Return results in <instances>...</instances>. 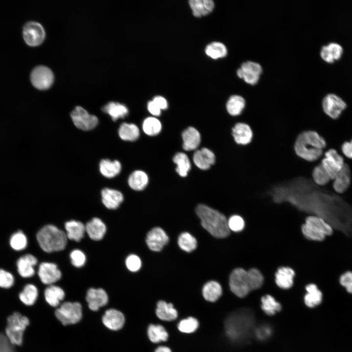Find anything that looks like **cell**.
<instances>
[{"instance_id": "cell-24", "label": "cell", "mask_w": 352, "mask_h": 352, "mask_svg": "<svg viewBox=\"0 0 352 352\" xmlns=\"http://www.w3.org/2000/svg\"><path fill=\"white\" fill-rule=\"evenodd\" d=\"M85 227L89 237L94 241L102 239L106 232V225L98 218H94L88 221Z\"/></svg>"}, {"instance_id": "cell-52", "label": "cell", "mask_w": 352, "mask_h": 352, "mask_svg": "<svg viewBox=\"0 0 352 352\" xmlns=\"http://www.w3.org/2000/svg\"><path fill=\"white\" fill-rule=\"evenodd\" d=\"M247 271L253 289H256L261 287L264 281V278L260 271L256 268H252Z\"/></svg>"}, {"instance_id": "cell-22", "label": "cell", "mask_w": 352, "mask_h": 352, "mask_svg": "<svg viewBox=\"0 0 352 352\" xmlns=\"http://www.w3.org/2000/svg\"><path fill=\"white\" fill-rule=\"evenodd\" d=\"M101 196L103 204L110 209L117 208L124 199L120 191L108 188L102 190Z\"/></svg>"}, {"instance_id": "cell-16", "label": "cell", "mask_w": 352, "mask_h": 352, "mask_svg": "<svg viewBox=\"0 0 352 352\" xmlns=\"http://www.w3.org/2000/svg\"><path fill=\"white\" fill-rule=\"evenodd\" d=\"M108 296L102 288H89L87 293L86 300L89 308L94 311L105 306L108 302Z\"/></svg>"}, {"instance_id": "cell-31", "label": "cell", "mask_w": 352, "mask_h": 352, "mask_svg": "<svg viewBox=\"0 0 352 352\" xmlns=\"http://www.w3.org/2000/svg\"><path fill=\"white\" fill-rule=\"evenodd\" d=\"M46 302L53 307H58L65 296V293L60 287L55 285H49L44 292Z\"/></svg>"}, {"instance_id": "cell-53", "label": "cell", "mask_w": 352, "mask_h": 352, "mask_svg": "<svg viewBox=\"0 0 352 352\" xmlns=\"http://www.w3.org/2000/svg\"><path fill=\"white\" fill-rule=\"evenodd\" d=\"M126 265L128 269L132 272H136L141 267V261L136 255L131 254L126 260Z\"/></svg>"}, {"instance_id": "cell-56", "label": "cell", "mask_w": 352, "mask_h": 352, "mask_svg": "<svg viewBox=\"0 0 352 352\" xmlns=\"http://www.w3.org/2000/svg\"><path fill=\"white\" fill-rule=\"evenodd\" d=\"M0 352H16L15 345L2 333H0Z\"/></svg>"}, {"instance_id": "cell-12", "label": "cell", "mask_w": 352, "mask_h": 352, "mask_svg": "<svg viewBox=\"0 0 352 352\" xmlns=\"http://www.w3.org/2000/svg\"><path fill=\"white\" fill-rule=\"evenodd\" d=\"M44 37V30L40 23L31 21L24 25L23 28V37L28 45H38L42 43Z\"/></svg>"}, {"instance_id": "cell-47", "label": "cell", "mask_w": 352, "mask_h": 352, "mask_svg": "<svg viewBox=\"0 0 352 352\" xmlns=\"http://www.w3.org/2000/svg\"><path fill=\"white\" fill-rule=\"evenodd\" d=\"M312 176L314 182L319 186L326 185L331 179L321 164L314 168Z\"/></svg>"}, {"instance_id": "cell-20", "label": "cell", "mask_w": 352, "mask_h": 352, "mask_svg": "<svg viewBox=\"0 0 352 352\" xmlns=\"http://www.w3.org/2000/svg\"><path fill=\"white\" fill-rule=\"evenodd\" d=\"M333 180V188L337 193L342 194L348 189L351 184V173L347 164L345 163Z\"/></svg>"}, {"instance_id": "cell-4", "label": "cell", "mask_w": 352, "mask_h": 352, "mask_svg": "<svg viewBox=\"0 0 352 352\" xmlns=\"http://www.w3.org/2000/svg\"><path fill=\"white\" fill-rule=\"evenodd\" d=\"M303 235L308 239L321 242L327 236L333 234L332 226L322 218L311 216L308 217L302 227Z\"/></svg>"}, {"instance_id": "cell-23", "label": "cell", "mask_w": 352, "mask_h": 352, "mask_svg": "<svg viewBox=\"0 0 352 352\" xmlns=\"http://www.w3.org/2000/svg\"><path fill=\"white\" fill-rule=\"evenodd\" d=\"M183 148L189 151L196 149L200 143V135L199 132L195 128L189 127L186 129L182 133Z\"/></svg>"}, {"instance_id": "cell-7", "label": "cell", "mask_w": 352, "mask_h": 352, "mask_svg": "<svg viewBox=\"0 0 352 352\" xmlns=\"http://www.w3.org/2000/svg\"><path fill=\"white\" fill-rule=\"evenodd\" d=\"M231 291L237 296L243 297L254 290L248 271L242 268L234 269L229 278Z\"/></svg>"}, {"instance_id": "cell-2", "label": "cell", "mask_w": 352, "mask_h": 352, "mask_svg": "<svg viewBox=\"0 0 352 352\" xmlns=\"http://www.w3.org/2000/svg\"><path fill=\"white\" fill-rule=\"evenodd\" d=\"M196 211L202 226L211 235L218 238L229 235L228 220L222 214L204 204H199Z\"/></svg>"}, {"instance_id": "cell-44", "label": "cell", "mask_w": 352, "mask_h": 352, "mask_svg": "<svg viewBox=\"0 0 352 352\" xmlns=\"http://www.w3.org/2000/svg\"><path fill=\"white\" fill-rule=\"evenodd\" d=\"M262 308L268 315H272L281 309V305L270 295H266L262 298Z\"/></svg>"}, {"instance_id": "cell-42", "label": "cell", "mask_w": 352, "mask_h": 352, "mask_svg": "<svg viewBox=\"0 0 352 352\" xmlns=\"http://www.w3.org/2000/svg\"><path fill=\"white\" fill-rule=\"evenodd\" d=\"M161 128L162 125L160 121L154 117L146 118L142 124L144 132L150 136L157 135L161 132Z\"/></svg>"}, {"instance_id": "cell-55", "label": "cell", "mask_w": 352, "mask_h": 352, "mask_svg": "<svg viewBox=\"0 0 352 352\" xmlns=\"http://www.w3.org/2000/svg\"><path fill=\"white\" fill-rule=\"evenodd\" d=\"M339 283L345 287L347 292L352 294V271H346L341 274L339 277Z\"/></svg>"}, {"instance_id": "cell-35", "label": "cell", "mask_w": 352, "mask_h": 352, "mask_svg": "<svg viewBox=\"0 0 352 352\" xmlns=\"http://www.w3.org/2000/svg\"><path fill=\"white\" fill-rule=\"evenodd\" d=\"M149 178L147 174L141 170L133 172L128 178V184L130 187L134 190L140 191L144 189L147 185Z\"/></svg>"}, {"instance_id": "cell-41", "label": "cell", "mask_w": 352, "mask_h": 352, "mask_svg": "<svg viewBox=\"0 0 352 352\" xmlns=\"http://www.w3.org/2000/svg\"><path fill=\"white\" fill-rule=\"evenodd\" d=\"M38 296L36 286L32 284H27L19 294L20 300L26 306H32L36 302Z\"/></svg>"}, {"instance_id": "cell-28", "label": "cell", "mask_w": 352, "mask_h": 352, "mask_svg": "<svg viewBox=\"0 0 352 352\" xmlns=\"http://www.w3.org/2000/svg\"><path fill=\"white\" fill-rule=\"evenodd\" d=\"M65 227L67 238L76 242H79L83 238L86 231L85 226L82 222L74 220L66 222Z\"/></svg>"}, {"instance_id": "cell-59", "label": "cell", "mask_w": 352, "mask_h": 352, "mask_svg": "<svg viewBox=\"0 0 352 352\" xmlns=\"http://www.w3.org/2000/svg\"><path fill=\"white\" fill-rule=\"evenodd\" d=\"M161 110H166L168 108L166 99L161 96H156L152 100Z\"/></svg>"}, {"instance_id": "cell-36", "label": "cell", "mask_w": 352, "mask_h": 352, "mask_svg": "<svg viewBox=\"0 0 352 352\" xmlns=\"http://www.w3.org/2000/svg\"><path fill=\"white\" fill-rule=\"evenodd\" d=\"M306 289L307 291L304 298L306 305L309 308H313L320 304L322 301V293L317 286L310 284L306 287Z\"/></svg>"}, {"instance_id": "cell-6", "label": "cell", "mask_w": 352, "mask_h": 352, "mask_svg": "<svg viewBox=\"0 0 352 352\" xmlns=\"http://www.w3.org/2000/svg\"><path fill=\"white\" fill-rule=\"evenodd\" d=\"M251 315L241 311L231 315L225 323L226 332L229 337L237 339L242 337L248 331L252 325Z\"/></svg>"}, {"instance_id": "cell-60", "label": "cell", "mask_w": 352, "mask_h": 352, "mask_svg": "<svg viewBox=\"0 0 352 352\" xmlns=\"http://www.w3.org/2000/svg\"><path fill=\"white\" fill-rule=\"evenodd\" d=\"M270 332V331L269 329L267 328L266 327H263L260 328L259 330H258L257 334L259 337L263 338L268 336L269 335Z\"/></svg>"}, {"instance_id": "cell-32", "label": "cell", "mask_w": 352, "mask_h": 352, "mask_svg": "<svg viewBox=\"0 0 352 352\" xmlns=\"http://www.w3.org/2000/svg\"><path fill=\"white\" fill-rule=\"evenodd\" d=\"M121 164L117 160L111 161L105 159L99 163V170L101 174L106 177L112 178L118 175L121 170Z\"/></svg>"}, {"instance_id": "cell-34", "label": "cell", "mask_w": 352, "mask_h": 352, "mask_svg": "<svg viewBox=\"0 0 352 352\" xmlns=\"http://www.w3.org/2000/svg\"><path fill=\"white\" fill-rule=\"evenodd\" d=\"M246 102L243 97L239 95H233L228 99L226 108L228 113L233 116L240 115L243 110Z\"/></svg>"}, {"instance_id": "cell-39", "label": "cell", "mask_w": 352, "mask_h": 352, "mask_svg": "<svg viewBox=\"0 0 352 352\" xmlns=\"http://www.w3.org/2000/svg\"><path fill=\"white\" fill-rule=\"evenodd\" d=\"M174 162L177 165L176 171L182 176H186L191 168L188 156L183 153H177L173 157Z\"/></svg>"}, {"instance_id": "cell-3", "label": "cell", "mask_w": 352, "mask_h": 352, "mask_svg": "<svg viewBox=\"0 0 352 352\" xmlns=\"http://www.w3.org/2000/svg\"><path fill=\"white\" fill-rule=\"evenodd\" d=\"M37 240L44 251L50 253L64 249L67 243L66 234L53 225H46L37 233Z\"/></svg>"}, {"instance_id": "cell-13", "label": "cell", "mask_w": 352, "mask_h": 352, "mask_svg": "<svg viewBox=\"0 0 352 352\" xmlns=\"http://www.w3.org/2000/svg\"><path fill=\"white\" fill-rule=\"evenodd\" d=\"M347 104L334 94H328L323 99L322 108L325 113L332 119H336L346 108Z\"/></svg>"}, {"instance_id": "cell-8", "label": "cell", "mask_w": 352, "mask_h": 352, "mask_svg": "<svg viewBox=\"0 0 352 352\" xmlns=\"http://www.w3.org/2000/svg\"><path fill=\"white\" fill-rule=\"evenodd\" d=\"M55 314L63 325L75 324L82 319V306L79 302H66L56 309Z\"/></svg>"}, {"instance_id": "cell-5", "label": "cell", "mask_w": 352, "mask_h": 352, "mask_svg": "<svg viewBox=\"0 0 352 352\" xmlns=\"http://www.w3.org/2000/svg\"><path fill=\"white\" fill-rule=\"evenodd\" d=\"M5 335L14 345H22L23 332L29 324V320L19 312H15L7 318Z\"/></svg>"}, {"instance_id": "cell-27", "label": "cell", "mask_w": 352, "mask_h": 352, "mask_svg": "<svg viewBox=\"0 0 352 352\" xmlns=\"http://www.w3.org/2000/svg\"><path fill=\"white\" fill-rule=\"evenodd\" d=\"M102 110L108 114L114 121L124 118L129 113L128 109L125 105L113 101L107 103L102 107Z\"/></svg>"}, {"instance_id": "cell-58", "label": "cell", "mask_w": 352, "mask_h": 352, "mask_svg": "<svg viewBox=\"0 0 352 352\" xmlns=\"http://www.w3.org/2000/svg\"><path fill=\"white\" fill-rule=\"evenodd\" d=\"M147 109L149 112L155 116H158L161 114V110L153 100L148 102Z\"/></svg>"}, {"instance_id": "cell-51", "label": "cell", "mask_w": 352, "mask_h": 352, "mask_svg": "<svg viewBox=\"0 0 352 352\" xmlns=\"http://www.w3.org/2000/svg\"><path fill=\"white\" fill-rule=\"evenodd\" d=\"M14 277L12 273L0 269V287L4 288L11 287L14 283Z\"/></svg>"}, {"instance_id": "cell-25", "label": "cell", "mask_w": 352, "mask_h": 352, "mask_svg": "<svg viewBox=\"0 0 352 352\" xmlns=\"http://www.w3.org/2000/svg\"><path fill=\"white\" fill-rule=\"evenodd\" d=\"M155 313L159 319L165 321H173L177 318L178 315L177 311L173 305L164 301L157 302Z\"/></svg>"}, {"instance_id": "cell-11", "label": "cell", "mask_w": 352, "mask_h": 352, "mask_svg": "<svg viewBox=\"0 0 352 352\" xmlns=\"http://www.w3.org/2000/svg\"><path fill=\"white\" fill-rule=\"evenodd\" d=\"M33 85L38 89H45L52 85L54 76L51 70L44 66H39L35 67L30 76Z\"/></svg>"}, {"instance_id": "cell-15", "label": "cell", "mask_w": 352, "mask_h": 352, "mask_svg": "<svg viewBox=\"0 0 352 352\" xmlns=\"http://www.w3.org/2000/svg\"><path fill=\"white\" fill-rule=\"evenodd\" d=\"M38 274L43 283L49 285L60 280L62 275L56 264L48 262H44L40 264Z\"/></svg>"}, {"instance_id": "cell-43", "label": "cell", "mask_w": 352, "mask_h": 352, "mask_svg": "<svg viewBox=\"0 0 352 352\" xmlns=\"http://www.w3.org/2000/svg\"><path fill=\"white\" fill-rule=\"evenodd\" d=\"M177 242L179 247L187 252H192L197 246L196 239L188 232L180 234Z\"/></svg>"}, {"instance_id": "cell-9", "label": "cell", "mask_w": 352, "mask_h": 352, "mask_svg": "<svg viewBox=\"0 0 352 352\" xmlns=\"http://www.w3.org/2000/svg\"><path fill=\"white\" fill-rule=\"evenodd\" d=\"M71 119L74 125L83 131L93 129L98 123L97 117L90 114L81 106H76L70 113Z\"/></svg>"}, {"instance_id": "cell-37", "label": "cell", "mask_w": 352, "mask_h": 352, "mask_svg": "<svg viewBox=\"0 0 352 352\" xmlns=\"http://www.w3.org/2000/svg\"><path fill=\"white\" fill-rule=\"evenodd\" d=\"M118 134L123 140L133 141L139 137V130L137 126L134 124L123 123L119 128Z\"/></svg>"}, {"instance_id": "cell-26", "label": "cell", "mask_w": 352, "mask_h": 352, "mask_svg": "<svg viewBox=\"0 0 352 352\" xmlns=\"http://www.w3.org/2000/svg\"><path fill=\"white\" fill-rule=\"evenodd\" d=\"M189 4L193 15L196 17L209 14L215 6L214 2L212 0H190Z\"/></svg>"}, {"instance_id": "cell-50", "label": "cell", "mask_w": 352, "mask_h": 352, "mask_svg": "<svg viewBox=\"0 0 352 352\" xmlns=\"http://www.w3.org/2000/svg\"><path fill=\"white\" fill-rule=\"evenodd\" d=\"M70 257L72 264L75 267L83 266L86 261L85 254L80 250H73L70 254Z\"/></svg>"}, {"instance_id": "cell-1", "label": "cell", "mask_w": 352, "mask_h": 352, "mask_svg": "<svg viewBox=\"0 0 352 352\" xmlns=\"http://www.w3.org/2000/svg\"><path fill=\"white\" fill-rule=\"evenodd\" d=\"M326 145L325 139L316 132L306 131L297 136L294 144V150L299 157L312 162L321 156Z\"/></svg>"}, {"instance_id": "cell-21", "label": "cell", "mask_w": 352, "mask_h": 352, "mask_svg": "<svg viewBox=\"0 0 352 352\" xmlns=\"http://www.w3.org/2000/svg\"><path fill=\"white\" fill-rule=\"evenodd\" d=\"M193 161L200 169L207 170L215 163V155L209 149L202 148L195 152Z\"/></svg>"}, {"instance_id": "cell-46", "label": "cell", "mask_w": 352, "mask_h": 352, "mask_svg": "<svg viewBox=\"0 0 352 352\" xmlns=\"http://www.w3.org/2000/svg\"><path fill=\"white\" fill-rule=\"evenodd\" d=\"M199 322L195 317H189L181 320L177 324L178 330L183 333H191L198 328Z\"/></svg>"}, {"instance_id": "cell-19", "label": "cell", "mask_w": 352, "mask_h": 352, "mask_svg": "<svg viewBox=\"0 0 352 352\" xmlns=\"http://www.w3.org/2000/svg\"><path fill=\"white\" fill-rule=\"evenodd\" d=\"M37 258L32 254H27L20 257L17 262V270L23 278H29L35 274L34 266L37 264Z\"/></svg>"}, {"instance_id": "cell-38", "label": "cell", "mask_w": 352, "mask_h": 352, "mask_svg": "<svg viewBox=\"0 0 352 352\" xmlns=\"http://www.w3.org/2000/svg\"><path fill=\"white\" fill-rule=\"evenodd\" d=\"M147 334L150 341L154 343L166 341L168 338V333L165 328L159 324L150 325Z\"/></svg>"}, {"instance_id": "cell-29", "label": "cell", "mask_w": 352, "mask_h": 352, "mask_svg": "<svg viewBox=\"0 0 352 352\" xmlns=\"http://www.w3.org/2000/svg\"><path fill=\"white\" fill-rule=\"evenodd\" d=\"M294 275V271L290 267H281L275 274L276 283L282 288H289L293 285Z\"/></svg>"}, {"instance_id": "cell-33", "label": "cell", "mask_w": 352, "mask_h": 352, "mask_svg": "<svg viewBox=\"0 0 352 352\" xmlns=\"http://www.w3.org/2000/svg\"><path fill=\"white\" fill-rule=\"evenodd\" d=\"M222 288L216 281H211L207 282L203 286L202 293L204 298L207 301H216L222 294Z\"/></svg>"}, {"instance_id": "cell-61", "label": "cell", "mask_w": 352, "mask_h": 352, "mask_svg": "<svg viewBox=\"0 0 352 352\" xmlns=\"http://www.w3.org/2000/svg\"><path fill=\"white\" fill-rule=\"evenodd\" d=\"M154 352H172L171 349L166 346H159L157 347Z\"/></svg>"}, {"instance_id": "cell-10", "label": "cell", "mask_w": 352, "mask_h": 352, "mask_svg": "<svg viewBox=\"0 0 352 352\" xmlns=\"http://www.w3.org/2000/svg\"><path fill=\"white\" fill-rule=\"evenodd\" d=\"M262 72V67L259 63L248 61L242 64L237 70V75L247 84L254 85L258 82Z\"/></svg>"}, {"instance_id": "cell-45", "label": "cell", "mask_w": 352, "mask_h": 352, "mask_svg": "<svg viewBox=\"0 0 352 352\" xmlns=\"http://www.w3.org/2000/svg\"><path fill=\"white\" fill-rule=\"evenodd\" d=\"M9 243L14 250L21 251L26 247L27 239L22 231H18L12 235L10 238Z\"/></svg>"}, {"instance_id": "cell-18", "label": "cell", "mask_w": 352, "mask_h": 352, "mask_svg": "<svg viewBox=\"0 0 352 352\" xmlns=\"http://www.w3.org/2000/svg\"><path fill=\"white\" fill-rule=\"evenodd\" d=\"M232 135L235 142L242 145L249 144L253 138V132L246 123L239 122L232 129Z\"/></svg>"}, {"instance_id": "cell-30", "label": "cell", "mask_w": 352, "mask_h": 352, "mask_svg": "<svg viewBox=\"0 0 352 352\" xmlns=\"http://www.w3.org/2000/svg\"><path fill=\"white\" fill-rule=\"evenodd\" d=\"M342 52L343 49L340 44L331 43L321 48L320 56L325 62L332 63L341 57Z\"/></svg>"}, {"instance_id": "cell-40", "label": "cell", "mask_w": 352, "mask_h": 352, "mask_svg": "<svg viewBox=\"0 0 352 352\" xmlns=\"http://www.w3.org/2000/svg\"><path fill=\"white\" fill-rule=\"evenodd\" d=\"M205 52L211 58L218 59L224 58L227 55V49L223 43L214 42L206 46Z\"/></svg>"}, {"instance_id": "cell-57", "label": "cell", "mask_w": 352, "mask_h": 352, "mask_svg": "<svg viewBox=\"0 0 352 352\" xmlns=\"http://www.w3.org/2000/svg\"><path fill=\"white\" fill-rule=\"evenodd\" d=\"M343 154L348 158L352 159V139L344 142L341 146Z\"/></svg>"}, {"instance_id": "cell-17", "label": "cell", "mask_w": 352, "mask_h": 352, "mask_svg": "<svg viewBox=\"0 0 352 352\" xmlns=\"http://www.w3.org/2000/svg\"><path fill=\"white\" fill-rule=\"evenodd\" d=\"M104 326L111 330H118L124 325L125 318L120 311L110 308L107 310L102 317Z\"/></svg>"}, {"instance_id": "cell-14", "label": "cell", "mask_w": 352, "mask_h": 352, "mask_svg": "<svg viewBox=\"0 0 352 352\" xmlns=\"http://www.w3.org/2000/svg\"><path fill=\"white\" fill-rule=\"evenodd\" d=\"M169 241V238L161 228L156 227L147 234L146 242L148 247L154 251H160Z\"/></svg>"}, {"instance_id": "cell-54", "label": "cell", "mask_w": 352, "mask_h": 352, "mask_svg": "<svg viewBox=\"0 0 352 352\" xmlns=\"http://www.w3.org/2000/svg\"><path fill=\"white\" fill-rule=\"evenodd\" d=\"M325 156L332 161L340 169H341L345 164L343 157L334 149H330L326 151Z\"/></svg>"}, {"instance_id": "cell-49", "label": "cell", "mask_w": 352, "mask_h": 352, "mask_svg": "<svg viewBox=\"0 0 352 352\" xmlns=\"http://www.w3.org/2000/svg\"><path fill=\"white\" fill-rule=\"evenodd\" d=\"M228 226L230 230L239 232L243 229L244 221L240 216L233 215L228 220Z\"/></svg>"}, {"instance_id": "cell-48", "label": "cell", "mask_w": 352, "mask_h": 352, "mask_svg": "<svg viewBox=\"0 0 352 352\" xmlns=\"http://www.w3.org/2000/svg\"><path fill=\"white\" fill-rule=\"evenodd\" d=\"M321 164L328 173L331 179H333L338 172L339 167L330 159L325 157L322 159Z\"/></svg>"}]
</instances>
